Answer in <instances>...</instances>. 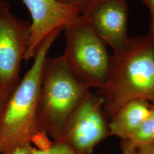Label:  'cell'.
I'll return each instance as SVG.
<instances>
[{
	"mask_svg": "<svg viewBox=\"0 0 154 154\" xmlns=\"http://www.w3.org/2000/svg\"><path fill=\"white\" fill-rule=\"evenodd\" d=\"M126 140L130 142L136 148L154 143V104H151L148 116L140 126Z\"/></svg>",
	"mask_w": 154,
	"mask_h": 154,
	"instance_id": "obj_10",
	"label": "cell"
},
{
	"mask_svg": "<svg viewBox=\"0 0 154 154\" xmlns=\"http://www.w3.org/2000/svg\"><path fill=\"white\" fill-rule=\"evenodd\" d=\"M31 154H86L75 150L67 143L62 140H54L49 146L37 149L32 146ZM90 154H97L93 153Z\"/></svg>",
	"mask_w": 154,
	"mask_h": 154,
	"instance_id": "obj_11",
	"label": "cell"
},
{
	"mask_svg": "<svg viewBox=\"0 0 154 154\" xmlns=\"http://www.w3.org/2000/svg\"><path fill=\"white\" fill-rule=\"evenodd\" d=\"M121 148L122 151V154H137L135 146L126 140H121Z\"/></svg>",
	"mask_w": 154,
	"mask_h": 154,
	"instance_id": "obj_13",
	"label": "cell"
},
{
	"mask_svg": "<svg viewBox=\"0 0 154 154\" xmlns=\"http://www.w3.org/2000/svg\"><path fill=\"white\" fill-rule=\"evenodd\" d=\"M81 15L113 52L128 43L127 0H94L83 8Z\"/></svg>",
	"mask_w": 154,
	"mask_h": 154,
	"instance_id": "obj_8",
	"label": "cell"
},
{
	"mask_svg": "<svg viewBox=\"0 0 154 154\" xmlns=\"http://www.w3.org/2000/svg\"><path fill=\"white\" fill-rule=\"evenodd\" d=\"M8 99V97H6L5 95H4L3 94L0 93V116L1 115L3 108L6 102Z\"/></svg>",
	"mask_w": 154,
	"mask_h": 154,
	"instance_id": "obj_17",
	"label": "cell"
},
{
	"mask_svg": "<svg viewBox=\"0 0 154 154\" xmlns=\"http://www.w3.org/2000/svg\"><path fill=\"white\" fill-rule=\"evenodd\" d=\"M151 104L144 99L127 102L109 119L110 135L128 139L148 116Z\"/></svg>",
	"mask_w": 154,
	"mask_h": 154,
	"instance_id": "obj_9",
	"label": "cell"
},
{
	"mask_svg": "<svg viewBox=\"0 0 154 154\" xmlns=\"http://www.w3.org/2000/svg\"><path fill=\"white\" fill-rule=\"evenodd\" d=\"M30 12L32 22L23 60L33 58L39 46L50 34L62 30L81 15L82 9L57 0H22Z\"/></svg>",
	"mask_w": 154,
	"mask_h": 154,
	"instance_id": "obj_7",
	"label": "cell"
},
{
	"mask_svg": "<svg viewBox=\"0 0 154 154\" xmlns=\"http://www.w3.org/2000/svg\"><path fill=\"white\" fill-rule=\"evenodd\" d=\"M63 30L66 49L62 55L66 65L88 89L101 88L106 81L111 60L107 46L82 15Z\"/></svg>",
	"mask_w": 154,
	"mask_h": 154,
	"instance_id": "obj_4",
	"label": "cell"
},
{
	"mask_svg": "<svg viewBox=\"0 0 154 154\" xmlns=\"http://www.w3.org/2000/svg\"><path fill=\"white\" fill-rule=\"evenodd\" d=\"M30 33V23L17 18L9 3L0 0V93L8 98L21 79Z\"/></svg>",
	"mask_w": 154,
	"mask_h": 154,
	"instance_id": "obj_5",
	"label": "cell"
},
{
	"mask_svg": "<svg viewBox=\"0 0 154 154\" xmlns=\"http://www.w3.org/2000/svg\"><path fill=\"white\" fill-rule=\"evenodd\" d=\"M93 1L94 0H67V2L75 4L82 9L84 6Z\"/></svg>",
	"mask_w": 154,
	"mask_h": 154,
	"instance_id": "obj_16",
	"label": "cell"
},
{
	"mask_svg": "<svg viewBox=\"0 0 154 154\" xmlns=\"http://www.w3.org/2000/svg\"><path fill=\"white\" fill-rule=\"evenodd\" d=\"M31 143H28L12 149L6 154H31Z\"/></svg>",
	"mask_w": 154,
	"mask_h": 154,
	"instance_id": "obj_14",
	"label": "cell"
},
{
	"mask_svg": "<svg viewBox=\"0 0 154 154\" xmlns=\"http://www.w3.org/2000/svg\"><path fill=\"white\" fill-rule=\"evenodd\" d=\"M110 136L109 119L103 100L88 90L57 140L67 143L80 152L90 154L94 153L98 144Z\"/></svg>",
	"mask_w": 154,
	"mask_h": 154,
	"instance_id": "obj_6",
	"label": "cell"
},
{
	"mask_svg": "<svg viewBox=\"0 0 154 154\" xmlns=\"http://www.w3.org/2000/svg\"><path fill=\"white\" fill-rule=\"evenodd\" d=\"M67 66L63 55L46 58L37 112L38 131L61 138L72 114L88 91Z\"/></svg>",
	"mask_w": 154,
	"mask_h": 154,
	"instance_id": "obj_3",
	"label": "cell"
},
{
	"mask_svg": "<svg viewBox=\"0 0 154 154\" xmlns=\"http://www.w3.org/2000/svg\"><path fill=\"white\" fill-rule=\"evenodd\" d=\"M96 94L108 119L130 100L154 104V34L130 37L123 49L113 52L106 81Z\"/></svg>",
	"mask_w": 154,
	"mask_h": 154,
	"instance_id": "obj_1",
	"label": "cell"
},
{
	"mask_svg": "<svg viewBox=\"0 0 154 154\" xmlns=\"http://www.w3.org/2000/svg\"><path fill=\"white\" fill-rule=\"evenodd\" d=\"M60 2H67V0H57Z\"/></svg>",
	"mask_w": 154,
	"mask_h": 154,
	"instance_id": "obj_18",
	"label": "cell"
},
{
	"mask_svg": "<svg viewBox=\"0 0 154 154\" xmlns=\"http://www.w3.org/2000/svg\"><path fill=\"white\" fill-rule=\"evenodd\" d=\"M143 4L148 8L150 13L149 32L154 34V0H141Z\"/></svg>",
	"mask_w": 154,
	"mask_h": 154,
	"instance_id": "obj_12",
	"label": "cell"
},
{
	"mask_svg": "<svg viewBox=\"0 0 154 154\" xmlns=\"http://www.w3.org/2000/svg\"><path fill=\"white\" fill-rule=\"evenodd\" d=\"M137 154H154V143L137 148Z\"/></svg>",
	"mask_w": 154,
	"mask_h": 154,
	"instance_id": "obj_15",
	"label": "cell"
},
{
	"mask_svg": "<svg viewBox=\"0 0 154 154\" xmlns=\"http://www.w3.org/2000/svg\"><path fill=\"white\" fill-rule=\"evenodd\" d=\"M61 32H53L42 41L32 65L6 102L0 116V154L32 143L38 132L37 112L45 61Z\"/></svg>",
	"mask_w": 154,
	"mask_h": 154,
	"instance_id": "obj_2",
	"label": "cell"
}]
</instances>
